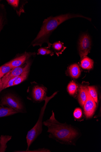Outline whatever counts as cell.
I'll return each mask as SVG.
<instances>
[{
    "instance_id": "cell-9",
    "label": "cell",
    "mask_w": 101,
    "mask_h": 152,
    "mask_svg": "<svg viewBox=\"0 0 101 152\" xmlns=\"http://www.w3.org/2000/svg\"><path fill=\"white\" fill-rule=\"evenodd\" d=\"M89 85L87 82H83L78 86V99L80 105L83 107L84 104L87 99L89 93L88 86Z\"/></svg>"
},
{
    "instance_id": "cell-7",
    "label": "cell",
    "mask_w": 101,
    "mask_h": 152,
    "mask_svg": "<svg viewBox=\"0 0 101 152\" xmlns=\"http://www.w3.org/2000/svg\"><path fill=\"white\" fill-rule=\"evenodd\" d=\"M91 45V40L89 35L87 34L82 35L78 43V51L81 59L87 56L90 52Z\"/></svg>"
},
{
    "instance_id": "cell-14",
    "label": "cell",
    "mask_w": 101,
    "mask_h": 152,
    "mask_svg": "<svg viewBox=\"0 0 101 152\" xmlns=\"http://www.w3.org/2000/svg\"><path fill=\"white\" fill-rule=\"evenodd\" d=\"M18 113L15 110L0 104V118L11 116Z\"/></svg>"
},
{
    "instance_id": "cell-25",
    "label": "cell",
    "mask_w": 101,
    "mask_h": 152,
    "mask_svg": "<svg viewBox=\"0 0 101 152\" xmlns=\"http://www.w3.org/2000/svg\"><path fill=\"white\" fill-rule=\"evenodd\" d=\"M16 152H50V151L47 149L43 148L39 149L35 151H30L28 150L27 151H17Z\"/></svg>"
},
{
    "instance_id": "cell-3",
    "label": "cell",
    "mask_w": 101,
    "mask_h": 152,
    "mask_svg": "<svg viewBox=\"0 0 101 152\" xmlns=\"http://www.w3.org/2000/svg\"><path fill=\"white\" fill-rule=\"evenodd\" d=\"M57 92L54 93L50 97H47L45 100V103L44 106L41 108L39 115L38 120L35 126L27 133L26 140L27 144V148L26 151L29 150V148L33 142L36 139V138L42 133V131L43 118L44 117L45 109L47 103L49 101L57 94Z\"/></svg>"
},
{
    "instance_id": "cell-4",
    "label": "cell",
    "mask_w": 101,
    "mask_h": 152,
    "mask_svg": "<svg viewBox=\"0 0 101 152\" xmlns=\"http://www.w3.org/2000/svg\"><path fill=\"white\" fill-rule=\"evenodd\" d=\"M0 104L15 110L18 113L26 112L22 101L17 96L12 94H7L3 96Z\"/></svg>"
},
{
    "instance_id": "cell-23",
    "label": "cell",
    "mask_w": 101,
    "mask_h": 152,
    "mask_svg": "<svg viewBox=\"0 0 101 152\" xmlns=\"http://www.w3.org/2000/svg\"><path fill=\"white\" fill-rule=\"evenodd\" d=\"M73 116L76 119H80L82 118L83 116L82 110L79 108H76L74 112Z\"/></svg>"
},
{
    "instance_id": "cell-26",
    "label": "cell",
    "mask_w": 101,
    "mask_h": 152,
    "mask_svg": "<svg viewBox=\"0 0 101 152\" xmlns=\"http://www.w3.org/2000/svg\"><path fill=\"white\" fill-rule=\"evenodd\" d=\"M1 77H0V92L3 90V85Z\"/></svg>"
},
{
    "instance_id": "cell-5",
    "label": "cell",
    "mask_w": 101,
    "mask_h": 152,
    "mask_svg": "<svg viewBox=\"0 0 101 152\" xmlns=\"http://www.w3.org/2000/svg\"><path fill=\"white\" fill-rule=\"evenodd\" d=\"M31 62L28 60L21 66L12 69L9 72L4 75L2 78L3 90L5 89L8 82L12 78L18 76L23 72L30 70Z\"/></svg>"
},
{
    "instance_id": "cell-11",
    "label": "cell",
    "mask_w": 101,
    "mask_h": 152,
    "mask_svg": "<svg viewBox=\"0 0 101 152\" xmlns=\"http://www.w3.org/2000/svg\"><path fill=\"white\" fill-rule=\"evenodd\" d=\"M19 1V0H7L8 4L11 6L15 10L17 15L20 17L22 13H24L25 10L24 6L26 3L25 1Z\"/></svg>"
},
{
    "instance_id": "cell-12",
    "label": "cell",
    "mask_w": 101,
    "mask_h": 152,
    "mask_svg": "<svg viewBox=\"0 0 101 152\" xmlns=\"http://www.w3.org/2000/svg\"><path fill=\"white\" fill-rule=\"evenodd\" d=\"M0 1V33L7 23V13L5 5Z\"/></svg>"
},
{
    "instance_id": "cell-21",
    "label": "cell",
    "mask_w": 101,
    "mask_h": 152,
    "mask_svg": "<svg viewBox=\"0 0 101 152\" xmlns=\"http://www.w3.org/2000/svg\"><path fill=\"white\" fill-rule=\"evenodd\" d=\"M12 69V67L7 62L0 66V73L3 77L10 71Z\"/></svg>"
},
{
    "instance_id": "cell-19",
    "label": "cell",
    "mask_w": 101,
    "mask_h": 152,
    "mask_svg": "<svg viewBox=\"0 0 101 152\" xmlns=\"http://www.w3.org/2000/svg\"><path fill=\"white\" fill-rule=\"evenodd\" d=\"M29 72L30 70H28L23 72L19 75L15 80L14 81L13 86L18 85L25 80L26 79Z\"/></svg>"
},
{
    "instance_id": "cell-13",
    "label": "cell",
    "mask_w": 101,
    "mask_h": 152,
    "mask_svg": "<svg viewBox=\"0 0 101 152\" xmlns=\"http://www.w3.org/2000/svg\"><path fill=\"white\" fill-rule=\"evenodd\" d=\"M67 71L68 74L71 77L75 79H77L79 77L81 72L79 66L76 64H72L69 66Z\"/></svg>"
},
{
    "instance_id": "cell-8",
    "label": "cell",
    "mask_w": 101,
    "mask_h": 152,
    "mask_svg": "<svg viewBox=\"0 0 101 152\" xmlns=\"http://www.w3.org/2000/svg\"><path fill=\"white\" fill-rule=\"evenodd\" d=\"M97 107L96 103L90 96L89 92L87 99L83 106L84 114L86 119H89L93 117Z\"/></svg>"
},
{
    "instance_id": "cell-18",
    "label": "cell",
    "mask_w": 101,
    "mask_h": 152,
    "mask_svg": "<svg viewBox=\"0 0 101 152\" xmlns=\"http://www.w3.org/2000/svg\"><path fill=\"white\" fill-rule=\"evenodd\" d=\"M78 86L73 81L70 82L67 87V90L71 95L76 96L78 91Z\"/></svg>"
},
{
    "instance_id": "cell-10",
    "label": "cell",
    "mask_w": 101,
    "mask_h": 152,
    "mask_svg": "<svg viewBox=\"0 0 101 152\" xmlns=\"http://www.w3.org/2000/svg\"><path fill=\"white\" fill-rule=\"evenodd\" d=\"M35 53L25 52L20 56L8 62L12 69L21 66L33 55L36 54Z\"/></svg>"
},
{
    "instance_id": "cell-1",
    "label": "cell",
    "mask_w": 101,
    "mask_h": 152,
    "mask_svg": "<svg viewBox=\"0 0 101 152\" xmlns=\"http://www.w3.org/2000/svg\"><path fill=\"white\" fill-rule=\"evenodd\" d=\"M43 124L48 129L49 137L62 144L76 145L81 135L78 128L66 123H62L57 121L53 111L49 118Z\"/></svg>"
},
{
    "instance_id": "cell-6",
    "label": "cell",
    "mask_w": 101,
    "mask_h": 152,
    "mask_svg": "<svg viewBox=\"0 0 101 152\" xmlns=\"http://www.w3.org/2000/svg\"><path fill=\"white\" fill-rule=\"evenodd\" d=\"M34 84L30 90L31 99L36 103H39L45 101L47 97V88L42 85Z\"/></svg>"
},
{
    "instance_id": "cell-15",
    "label": "cell",
    "mask_w": 101,
    "mask_h": 152,
    "mask_svg": "<svg viewBox=\"0 0 101 152\" xmlns=\"http://www.w3.org/2000/svg\"><path fill=\"white\" fill-rule=\"evenodd\" d=\"M80 63V66L84 69L90 70L94 67L93 61L86 56L82 58Z\"/></svg>"
},
{
    "instance_id": "cell-17",
    "label": "cell",
    "mask_w": 101,
    "mask_h": 152,
    "mask_svg": "<svg viewBox=\"0 0 101 152\" xmlns=\"http://www.w3.org/2000/svg\"><path fill=\"white\" fill-rule=\"evenodd\" d=\"M52 45V48L57 56H59L61 54L66 48L64 46L63 43L60 41L54 42Z\"/></svg>"
},
{
    "instance_id": "cell-24",
    "label": "cell",
    "mask_w": 101,
    "mask_h": 152,
    "mask_svg": "<svg viewBox=\"0 0 101 152\" xmlns=\"http://www.w3.org/2000/svg\"><path fill=\"white\" fill-rule=\"evenodd\" d=\"M18 76L14 77L11 79L8 82L5 89L13 86L14 82Z\"/></svg>"
},
{
    "instance_id": "cell-27",
    "label": "cell",
    "mask_w": 101,
    "mask_h": 152,
    "mask_svg": "<svg viewBox=\"0 0 101 152\" xmlns=\"http://www.w3.org/2000/svg\"><path fill=\"white\" fill-rule=\"evenodd\" d=\"M0 77L2 78L3 77L1 73H0Z\"/></svg>"
},
{
    "instance_id": "cell-2",
    "label": "cell",
    "mask_w": 101,
    "mask_h": 152,
    "mask_svg": "<svg viewBox=\"0 0 101 152\" xmlns=\"http://www.w3.org/2000/svg\"><path fill=\"white\" fill-rule=\"evenodd\" d=\"M82 18L91 21L90 18L84 17L79 14L67 13L55 17L50 16L45 19L43 22L40 30L35 38L33 41L31 45L33 46L41 47L44 43H47V48L50 49L52 44L49 41V37L52 32L61 24L71 18Z\"/></svg>"
},
{
    "instance_id": "cell-16",
    "label": "cell",
    "mask_w": 101,
    "mask_h": 152,
    "mask_svg": "<svg viewBox=\"0 0 101 152\" xmlns=\"http://www.w3.org/2000/svg\"><path fill=\"white\" fill-rule=\"evenodd\" d=\"M12 136L7 135H1L0 136V152L6 151L7 146V144L12 139Z\"/></svg>"
},
{
    "instance_id": "cell-22",
    "label": "cell",
    "mask_w": 101,
    "mask_h": 152,
    "mask_svg": "<svg viewBox=\"0 0 101 152\" xmlns=\"http://www.w3.org/2000/svg\"><path fill=\"white\" fill-rule=\"evenodd\" d=\"M54 52L50 50L47 47L40 48L38 50V55H50L52 56L54 55Z\"/></svg>"
},
{
    "instance_id": "cell-20",
    "label": "cell",
    "mask_w": 101,
    "mask_h": 152,
    "mask_svg": "<svg viewBox=\"0 0 101 152\" xmlns=\"http://www.w3.org/2000/svg\"><path fill=\"white\" fill-rule=\"evenodd\" d=\"M89 93L97 104H98V94L97 89L94 86H88Z\"/></svg>"
}]
</instances>
